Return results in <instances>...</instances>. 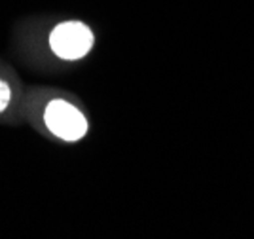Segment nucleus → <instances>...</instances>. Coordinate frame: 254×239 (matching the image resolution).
I'll list each match as a JSON object with an SVG mask.
<instances>
[{
    "label": "nucleus",
    "mask_w": 254,
    "mask_h": 239,
    "mask_svg": "<svg viewBox=\"0 0 254 239\" xmlns=\"http://www.w3.org/2000/svg\"><path fill=\"white\" fill-rule=\"evenodd\" d=\"M44 124L50 133L66 143H76L87 133L84 112L64 99H52L44 108Z\"/></svg>",
    "instance_id": "nucleus-2"
},
{
    "label": "nucleus",
    "mask_w": 254,
    "mask_h": 239,
    "mask_svg": "<svg viewBox=\"0 0 254 239\" xmlns=\"http://www.w3.org/2000/svg\"><path fill=\"white\" fill-rule=\"evenodd\" d=\"M13 85L8 78L0 76V116L6 114L13 103Z\"/></svg>",
    "instance_id": "nucleus-3"
},
{
    "label": "nucleus",
    "mask_w": 254,
    "mask_h": 239,
    "mask_svg": "<svg viewBox=\"0 0 254 239\" xmlns=\"http://www.w3.org/2000/svg\"><path fill=\"white\" fill-rule=\"evenodd\" d=\"M48 44L55 57L63 61H78L91 52L95 34L84 21L68 19L57 23L50 31Z\"/></svg>",
    "instance_id": "nucleus-1"
}]
</instances>
